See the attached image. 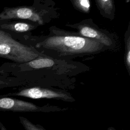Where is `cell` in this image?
Segmentation results:
<instances>
[{"label": "cell", "instance_id": "cell-6", "mask_svg": "<svg viewBox=\"0 0 130 130\" xmlns=\"http://www.w3.org/2000/svg\"><path fill=\"white\" fill-rule=\"evenodd\" d=\"M3 95L7 96H20L33 99H53L68 102L75 101L74 98L68 93L38 87L23 88L16 92H10Z\"/></svg>", "mask_w": 130, "mask_h": 130}, {"label": "cell", "instance_id": "cell-12", "mask_svg": "<svg viewBox=\"0 0 130 130\" xmlns=\"http://www.w3.org/2000/svg\"><path fill=\"white\" fill-rule=\"evenodd\" d=\"M18 85V80L9 76L0 75V90Z\"/></svg>", "mask_w": 130, "mask_h": 130}, {"label": "cell", "instance_id": "cell-4", "mask_svg": "<svg viewBox=\"0 0 130 130\" xmlns=\"http://www.w3.org/2000/svg\"><path fill=\"white\" fill-rule=\"evenodd\" d=\"M66 109H62L57 106H38L32 103L12 98L10 96L0 95V111L12 112H50L60 111Z\"/></svg>", "mask_w": 130, "mask_h": 130}, {"label": "cell", "instance_id": "cell-13", "mask_svg": "<svg viewBox=\"0 0 130 130\" xmlns=\"http://www.w3.org/2000/svg\"><path fill=\"white\" fill-rule=\"evenodd\" d=\"M19 120L25 130H45L41 125L32 123L23 116H19Z\"/></svg>", "mask_w": 130, "mask_h": 130}, {"label": "cell", "instance_id": "cell-3", "mask_svg": "<svg viewBox=\"0 0 130 130\" xmlns=\"http://www.w3.org/2000/svg\"><path fill=\"white\" fill-rule=\"evenodd\" d=\"M47 13L45 10H39L32 6L5 7L0 12V21L23 20L42 25L45 23V15Z\"/></svg>", "mask_w": 130, "mask_h": 130}, {"label": "cell", "instance_id": "cell-10", "mask_svg": "<svg viewBox=\"0 0 130 130\" xmlns=\"http://www.w3.org/2000/svg\"><path fill=\"white\" fill-rule=\"evenodd\" d=\"M125 56L124 61L126 69L129 73L130 71V33L129 26L125 34Z\"/></svg>", "mask_w": 130, "mask_h": 130}, {"label": "cell", "instance_id": "cell-8", "mask_svg": "<svg viewBox=\"0 0 130 130\" xmlns=\"http://www.w3.org/2000/svg\"><path fill=\"white\" fill-rule=\"evenodd\" d=\"M95 1L102 15L110 19H114L115 12L114 0H95Z\"/></svg>", "mask_w": 130, "mask_h": 130}, {"label": "cell", "instance_id": "cell-9", "mask_svg": "<svg viewBox=\"0 0 130 130\" xmlns=\"http://www.w3.org/2000/svg\"><path fill=\"white\" fill-rule=\"evenodd\" d=\"M16 63L21 66H26L32 69H38L51 67L55 62L53 59L47 56L38 57L25 63Z\"/></svg>", "mask_w": 130, "mask_h": 130}, {"label": "cell", "instance_id": "cell-7", "mask_svg": "<svg viewBox=\"0 0 130 130\" xmlns=\"http://www.w3.org/2000/svg\"><path fill=\"white\" fill-rule=\"evenodd\" d=\"M38 25L32 22L20 20L0 21V30L9 34L12 38L18 41H20L24 36L29 35L30 31L35 29Z\"/></svg>", "mask_w": 130, "mask_h": 130}, {"label": "cell", "instance_id": "cell-1", "mask_svg": "<svg viewBox=\"0 0 130 130\" xmlns=\"http://www.w3.org/2000/svg\"><path fill=\"white\" fill-rule=\"evenodd\" d=\"M48 57H74L94 55L109 49L99 42L62 30H52L32 46Z\"/></svg>", "mask_w": 130, "mask_h": 130}, {"label": "cell", "instance_id": "cell-17", "mask_svg": "<svg viewBox=\"0 0 130 130\" xmlns=\"http://www.w3.org/2000/svg\"><path fill=\"white\" fill-rule=\"evenodd\" d=\"M125 1H126L127 3V2H128L129 1V0H125Z\"/></svg>", "mask_w": 130, "mask_h": 130}, {"label": "cell", "instance_id": "cell-16", "mask_svg": "<svg viewBox=\"0 0 130 130\" xmlns=\"http://www.w3.org/2000/svg\"><path fill=\"white\" fill-rule=\"evenodd\" d=\"M108 130H115V129H113V128H109Z\"/></svg>", "mask_w": 130, "mask_h": 130}, {"label": "cell", "instance_id": "cell-15", "mask_svg": "<svg viewBox=\"0 0 130 130\" xmlns=\"http://www.w3.org/2000/svg\"><path fill=\"white\" fill-rule=\"evenodd\" d=\"M0 129L1 130H7V129L4 126L3 123L1 121H0Z\"/></svg>", "mask_w": 130, "mask_h": 130}, {"label": "cell", "instance_id": "cell-5", "mask_svg": "<svg viewBox=\"0 0 130 130\" xmlns=\"http://www.w3.org/2000/svg\"><path fill=\"white\" fill-rule=\"evenodd\" d=\"M70 27L77 30V34L83 37L95 40L104 45L109 49L115 47L114 37L106 30H103L95 26L93 23L86 20L82 21L77 24H67Z\"/></svg>", "mask_w": 130, "mask_h": 130}, {"label": "cell", "instance_id": "cell-11", "mask_svg": "<svg viewBox=\"0 0 130 130\" xmlns=\"http://www.w3.org/2000/svg\"><path fill=\"white\" fill-rule=\"evenodd\" d=\"M73 6L78 11L88 13L90 9V2L89 0H71Z\"/></svg>", "mask_w": 130, "mask_h": 130}, {"label": "cell", "instance_id": "cell-2", "mask_svg": "<svg viewBox=\"0 0 130 130\" xmlns=\"http://www.w3.org/2000/svg\"><path fill=\"white\" fill-rule=\"evenodd\" d=\"M41 57L47 56L32 46L24 44L12 37L0 42V57L12 60L14 63H25Z\"/></svg>", "mask_w": 130, "mask_h": 130}, {"label": "cell", "instance_id": "cell-14", "mask_svg": "<svg viewBox=\"0 0 130 130\" xmlns=\"http://www.w3.org/2000/svg\"><path fill=\"white\" fill-rule=\"evenodd\" d=\"M11 36L0 30V42L5 41L11 38Z\"/></svg>", "mask_w": 130, "mask_h": 130}]
</instances>
